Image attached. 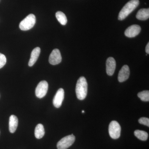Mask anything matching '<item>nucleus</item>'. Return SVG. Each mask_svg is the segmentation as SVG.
I'll use <instances>...</instances> for the list:
<instances>
[{
    "mask_svg": "<svg viewBox=\"0 0 149 149\" xmlns=\"http://www.w3.org/2000/svg\"><path fill=\"white\" fill-rule=\"evenodd\" d=\"M88 83L85 77L82 76L79 78L76 84V95L79 100H84L87 96L88 93Z\"/></svg>",
    "mask_w": 149,
    "mask_h": 149,
    "instance_id": "f257e3e1",
    "label": "nucleus"
},
{
    "mask_svg": "<svg viewBox=\"0 0 149 149\" xmlns=\"http://www.w3.org/2000/svg\"><path fill=\"white\" fill-rule=\"evenodd\" d=\"M139 0H131L123 6L118 15V19L123 20L135 10L139 4Z\"/></svg>",
    "mask_w": 149,
    "mask_h": 149,
    "instance_id": "f03ea898",
    "label": "nucleus"
},
{
    "mask_svg": "<svg viewBox=\"0 0 149 149\" xmlns=\"http://www.w3.org/2000/svg\"><path fill=\"white\" fill-rule=\"evenodd\" d=\"M36 23V17L33 14H30L20 22L19 27L23 31L32 29Z\"/></svg>",
    "mask_w": 149,
    "mask_h": 149,
    "instance_id": "7ed1b4c3",
    "label": "nucleus"
},
{
    "mask_svg": "<svg viewBox=\"0 0 149 149\" xmlns=\"http://www.w3.org/2000/svg\"><path fill=\"white\" fill-rule=\"evenodd\" d=\"M109 132L110 136L112 139H116L120 137L121 132V127L117 121H111L109 127Z\"/></svg>",
    "mask_w": 149,
    "mask_h": 149,
    "instance_id": "20e7f679",
    "label": "nucleus"
},
{
    "mask_svg": "<svg viewBox=\"0 0 149 149\" xmlns=\"http://www.w3.org/2000/svg\"><path fill=\"white\" fill-rule=\"evenodd\" d=\"M75 137L73 134L65 136L62 139L57 145L58 149H67L72 146L75 141Z\"/></svg>",
    "mask_w": 149,
    "mask_h": 149,
    "instance_id": "39448f33",
    "label": "nucleus"
},
{
    "mask_svg": "<svg viewBox=\"0 0 149 149\" xmlns=\"http://www.w3.org/2000/svg\"><path fill=\"white\" fill-rule=\"evenodd\" d=\"M48 84L47 81H41L37 85L35 90V95L39 98H42L45 97L48 91Z\"/></svg>",
    "mask_w": 149,
    "mask_h": 149,
    "instance_id": "423d86ee",
    "label": "nucleus"
},
{
    "mask_svg": "<svg viewBox=\"0 0 149 149\" xmlns=\"http://www.w3.org/2000/svg\"><path fill=\"white\" fill-rule=\"evenodd\" d=\"M62 57L60 52L58 49H54L52 51L49 57V62L53 65H57L61 62Z\"/></svg>",
    "mask_w": 149,
    "mask_h": 149,
    "instance_id": "0eeeda50",
    "label": "nucleus"
},
{
    "mask_svg": "<svg viewBox=\"0 0 149 149\" xmlns=\"http://www.w3.org/2000/svg\"><path fill=\"white\" fill-rule=\"evenodd\" d=\"M64 91L62 88H60L56 93L53 100L54 106L58 108L61 106L64 100Z\"/></svg>",
    "mask_w": 149,
    "mask_h": 149,
    "instance_id": "6e6552de",
    "label": "nucleus"
},
{
    "mask_svg": "<svg viewBox=\"0 0 149 149\" xmlns=\"http://www.w3.org/2000/svg\"><path fill=\"white\" fill-rule=\"evenodd\" d=\"M141 31V27L139 25L134 24L128 27L125 30V35L129 38L136 37Z\"/></svg>",
    "mask_w": 149,
    "mask_h": 149,
    "instance_id": "1a4fd4ad",
    "label": "nucleus"
},
{
    "mask_svg": "<svg viewBox=\"0 0 149 149\" xmlns=\"http://www.w3.org/2000/svg\"><path fill=\"white\" fill-rule=\"evenodd\" d=\"M130 73V69L128 65H123L118 73V81L122 83L126 81L129 78Z\"/></svg>",
    "mask_w": 149,
    "mask_h": 149,
    "instance_id": "9d476101",
    "label": "nucleus"
},
{
    "mask_svg": "<svg viewBox=\"0 0 149 149\" xmlns=\"http://www.w3.org/2000/svg\"><path fill=\"white\" fill-rule=\"evenodd\" d=\"M116 67V62L113 58H109L106 62V71L108 75L112 76L114 73Z\"/></svg>",
    "mask_w": 149,
    "mask_h": 149,
    "instance_id": "9b49d317",
    "label": "nucleus"
},
{
    "mask_svg": "<svg viewBox=\"0 0 149 149\" xmlns=\"http://www.w3.org/2000/svg\"><path fill=\"white\" fill-rule=\"evenodd\" d=\"M40 52L41 49L39 47L35 48L32 50L31 54V57L28 63L29 66H32L35 64L40 56Z\"/></svg>",
    "mask_w": 149,
    "mask_h": 149,
    "instance_id": "f8f14e48",
    "label": "nucleus"
},
{
    "mask_svg": "<svg viewBox=\"0 0 149 149\" xmlns=\"http://www.w3.org/2000/svg\"><path fill=\"white\" fill-rule=\"evenodd\" d=\"M18 118L16 116L12 115L10 116L9 122V129L11 133H14L16 131L18 125Z\"/></svg>",
    "mask_w": 149,
    "mask_h": 149,
    "instance_id": "ddd939ff",
    "label": "nucleus"
},
{
    "mask_svg": "<svg viewBox=\"0 0 149 149\" xmlns=\"http://www.w3.org/2000/svg\"><path fill=\"white\" fill-rule=\"evenodd\" d=\"M136 18L139 20H146L149 17V9L143 8L138 12L136 15Z\"/></svg>",
    "mask_w": 149,
    "mask_h": 149,
    "instance_id": "4468645a",
    "label": "nucleus"
},
{
    "mask_svg": "<svg viewBox=\"0 0 149 149\" xmlns=\"http://www.w3.org/2000/svg\"><path fill=\"white\" fill-rule=\"evenodd\" d=\"M45 134V128L42 124H39L36 126L35 131V137L37 139L43 138Z\"/></svg>",
    "mask_w": 149,
    "mask_h": 149,
    "instance_id": "2eb2a0df",
    "label": "nucleus"
},
{
    "mask_svg": "<svg viewBox=\"0 0 149 149\" xmlns=\"http://www.w3.org/2000/svg\"><path fill=\"white\" fill-rule=\"evenodd\" d=\"M134 135L138 139L142 141H146L148 137V133L146 131H143V130H135L134 132Z\"/></svg>",
    "mask_w": 149,
    "mask_h": 149,
    "instance_id": "dca6fc26",
    "label": "nucleus"
},
{
    "mask_svg": "<svg viewBox=\"0 0 149 149\" xmlns=\"http://www.w3.org/2000/svg\"><path fill=\"white\" fill-rule=\"evenodd\" d=\"M56 17L59 22L63 25H65L67 22L66 15L61 11H58L56 13Z\"/></svg>",
    "mask_w": 149,
    "mask_h": 149,
    "instance_id": "f3484780",
    "label": "nucleus"
},
{
    "mask_svg": "<svg viewBox=\"0 0 149 149\" xmlns=\"http://www.w3.org/2000/svg\"><path fill=\"white\" fill-rule=\"evenodd\" d=\"M138 96L143 101H149V91H145L140 92L138 93Z\"/></svg>",
    "mask_w": 149,
    "mask_h": 149,
    "instance_id": "a211bd4d",
    "label": "nucleus"
},
{
    "mask_svg": "<svg viewBox=\"0 0 149 149\" xmlns=\"http://www.w3.org/2000/svg\"><path fill=\"white\" fill-rule=\"evenodd\" d=\"M6 61V56L0 53V69L5 65Z\"/></svg>",
    "mask_w": 149,
    "mask_h": 149,
    "instance_id": "6ab92c4d",
    "label": "nucleus"
},
{
    "mask_svg": "<svg viewBox=\"0 0 149 149\" xmlns=\"http://www.w3.org/2000/svg\"><path fill=\"white\" fill-rule=\"evenodd\" d=\"M139 122L141 124L149 126V119L148 118L142 117L139 119Z\"/></svg>",
    "mask_w": 149,
    "mask_h": 149,
    "instance_id": "aec40b11",
    "label": "nucleus"
},
{
    "mask_svg": "<svg viewBox=\"0 0 149 149\" xmlns=\"http://www.w3.org/2000/svg\"><path fill=\"white\" fill-rule=\"evenodd\" d=\"M146 52L147 54H149V42L147 44L146 47Z\"/></svg>",
    "mask_w": 149,
    "mask_h": 149,
    "instance_id": "412c9836",
    "label": "nucleus"
},
{
    "mask_svg": "<svg viewBox=\"0 0 149 149\" xmlns=\"http://www.w3.org/2000/svg\"><path fill=\"white\" fill-rule=\"evenodd\" d=\"M82 112H83V113H84L85 112V111H82Z\"/></svg>",
    "mask_w": 149,
    "mask_h": 149,
    "instance_id": "4be33fe9",
    "label": "nucleus"
}]
</instances>
